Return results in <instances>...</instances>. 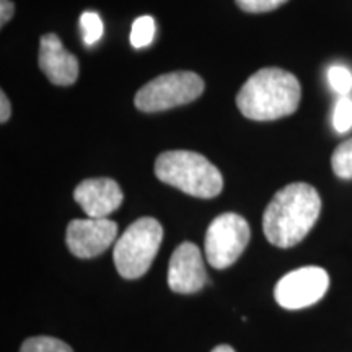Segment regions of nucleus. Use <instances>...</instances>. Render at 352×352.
<instances>
[{
	"mask_svg": "<svg viewBox=\"0 0 352 352\" xmlns=\"http://www.w3.org/2000/svg\"><path fill=\"white\" fill-rule=\"evenodd\" d=\"M118 235V223L109 219H76L69 223V252L80 259H91L104 253L114 243Z\"/></svg>",
	"mask_w": 352,
	"mask_h": 352,
	"instance_id": "nucleus-8",
	"label": "nucleus"
},
{
	"mask_svg": "<svg viewBox=\"0 0 352 352\" xmlns=\"http://www.w3.org/2000/svg\"><path fill=\"white\" fill-rule=\"evenodd\" d=\"M10 114H12L10 101H8L7 95L2 91V94H0V122L6 124V122L10 120Z\"/></svg>",
	"mask_w": 352,
	"mask_h": 352,
	"instance_id": "nucleus-20",
	"label": "nucleus"
},
{
	"mask_svg": "<svg viewBox=\"0 0 352 352\" xmlns=\"http://www.w3.org/2000/svg\"><path fill=\"white\" fill-rule=\"evenodd\" d=\"M329 287V276L323 267L305 266L290 271L274 287V298L285 310H300L323 298Z\"/></svg>",
	"mask_w": 352,
	"mask_h": 352,
	"instance_id": "nucleus-7",
	"label": "nucleus"
},
{
	"mask_svg": "<svg viewBox=\"0 0 352 352\" xmlns=\"http://www.w3.org/2000/svg\"><path fill=\"white\" fill-rule=\"evenodd\" d=\"M328 82L336 94L347 96L352 90V72L344 65H333L328 70Z\"/></svg>",
	"mask_w": 352,
	"mask_h": 352,
	"instance_id": "nucleus-17",
	"label": "nucleus"
},
{
	"mask_svg": "<svg viewBox=\"0 0 352 352\" xmlns=\"http://www.w3.org/2000/svg\"><path fill=\"white\" fill-rule=\"evenodd\" d=\"M74 199L80 206L87 217L108 219L114 210L120 209L124 195L111 178L83 179L74 191Z\"/></svg>",
	"mask_w": 352,
	"mask_h": 352,
	"instance_id": "nucleus-10",
	"label": "nucleus"
},
{
	"mask_svg": "<svg viewBox=\"0 0 352 352\" xmlns=\"http://www.w3.org/2000/svg\"><path fill=\"white\" fill-rule=\"evenodd\" d=\"M80 25L83 30V41L87 46H94L103 36V21L95 12H83L80 16Z\"/></svg>",
	"mask_w": 352,
	"mask_h": 352,
	"instance_id": "nucleus-15",
	"label": "nucleus"
},
{
	"mask_svg": "<svg viewBox=\"0 0 352 352\" xmlns=\"http://www.w3.org/2000/svg\"><path fill=\"white\" fill-rule=\"evenodd\" d=\"M208 284L201 250L184 241L175 250L168 263V285L176 294H195Z\"/></svg>",
	"mask_w": 352,
	"mask_h": 352,
	"instance_id": "nucleus-9",
	"label": "nucleus"
},
{
	"mask_svg": "<svg viewBox=\"0 0 352 352\" xmlns=\"http://www.w3.org/2000/svg\"><path fill=\"white\" fill-rule=\"evenodd\" d=\"M164 240V227L157 219L142 217L132 222L113 250L114 266L124 279H139L151 270Z\"/></svg>",
	"mask_w": 352,
	"mask_h": 352,
	"instance_id": "nucleus-4",
	"label": "nucleus"
},
{
	"mask_svg": "<svg viewBox=\"0 0 352 352\" xmlns=\"http://www.w3.org/2000/svg\"><path fill=\"white\" fill-rule=\"evenodd\" d=\"M153 33H155V21L152 16L144 15L134 21L131 30V44L135 50H142L152 43Z\"/></svg>",
	"mask_w": 352,
	"mask_h": 352,
	"instance_id": "nucleus-14",
	"label": "nucleus"
},
{
	"mask_svg": "<svg viewBox=\"0 0 352 352\" xmlns=\"http://www.w3.org/2000/svg\"><path fill=\"white\" fill-rule=\"evenodd\" d=\"M252 230L248 222L235 212H226L215 217L206 232L204 253L215 270L232 266L245 252Z\"/></svg>",
	"mask_w": 352,
	"mask_h": 352,
	"instance_id": "nucleus-6",
	"label": "nucleus"
},
{
	"mask_svg": "<svg viewBox=\"0 0 352 352\" xmlns=\"http://www.w3.org/2000/svg\"><path fill=\"white\" fill-rule=\"evenodd\" d=\"M155 176L189 196L212 199L223 189L219 168L204 155L189 151L164 152L155 160Z\"/></svg>",
	"mask_w": 352,
	"mask_h": 352,
	"instance_id": "nucleus-3",
	"label": "nucleus"
},
{
	"mask_svg": "<svg viewBox=\"0 0 352 352\" xmlns=\"http://www.w3.org/2000/svg\"><path fill=\"white\" fill-rule=\"evenodd\" d=\"M13 13H15V6H13L10 0H0V26L10 21Z\"/></svg>",
	"mask_w": 352,
	"mask_h": 352,
	"instance_id": "nucleus-19",
	"label": "nucleus"
},
{
	"mask_svg": "<svg viewBox=\"0 0 352 352\" xmlns=\"http://www.w3.org/2000/svg\"><path fill=\"white\" fill-rule=\"evenodd\" d=\"M302 88L297 77L279 67L258 70L236 95V107L253 121H276L297 111Z\"/></svg>",
	"mask_w": 352,
	"mask_h": 352,
	"instance_id": "nucleus-2",
	"label": "nucleus"
},
{
	"mask_svg": "<svg viewBox=\"0 0 352 352\" xmlns=\"http://www.w3.org/2000/svg\"><path fill=\"white\" fill-rule=\"evenodd\" d=\"M333 126L340 134L349 132L352 129V100L349 96H341L336 101L333 111Z\"/></svg>",
	"mask_w": 352,
	"mask_h": 352,
	"instance_id": "nucleus-16",
	"label": "nucleus"
},
{
	"mask_svg": "<svg viewBox=\"0 0 352 352\" xmlns=\"http://www.w3.org/2000/svg\"><path fill=\"white\" fill-rule=\"evenodd\" d=\"M235 2L243 12L264 13L276 10V8L284 6L287 0H235Z\"/></svg>",
	"mask_w": 352,
	"mask_h": 352,
	"instance_id": "nucleus-18",
	"label": "nucleus"
},
{
	"mask_svg": "<svg viewBox=\"0 0 352 352\" xmlns=\"http://www.w3.org/2000/svg\"><path fill=\"white\" fill-rule=\"evenodd\" d=\"M20 352H74L67 342L51 336H34L25 340Z\"/></svg>",
	"mask_w": 352,
	"mask_h": 352,
	"instance_id": "nucleus-13",
	"label": "nucleus"
},
{
	"mask_svg": "<svg viewBox=\"0 0 352 352\" xmlns=\"http://www.w3.org/2000/svg\"><path fill=\"white\" fill-rule=\"evenodd\" d=\"M204 91V80L195 72H178L158 76L135 94L134 104L142 113H158L183 107L199 98Z\"/></svg>",
	"mask_w": 352,
	"mask_h": 352,
	"instance_id": "nucleus-5",
	"label": "nucleus"
},
{
	"mask_svg": "<svg viewBox=\"0 0 352 352\" xmlns=\"http://www.w3.org/2000/svg\"><path fill=\"white\" fill-rule=\"evenodd\" d=\"M321 197L308 183H290L276 192L263 215L264 236L277 248H292L314 228Z\"/></svg>",
	"mask_w": 352,
	"mask_h": 352,
	"instance_id": "nucleus-1",
	"label": "nucleus"
},
{
	"mask_svg": "<svg viewBox=\"0 0 352 352\" xmlns=\"http://www.w3.org/2000/svg\"><path fill=\"white\" fill-rule=\"evenodd\" d=\"M334 175L341 179H352V138L336 147L331 155Z\"/></svg>",
	"mask_w": 352,
	"mask_h": 352,
	"instance_id": "nucleus-12",
	"label": "nucleus"
},
{
	"mask_svg": "<svg viewBox=\"0 0 352 352\" xmlns=\"http://www.w3.org/2000/svg\"><path fill=\"white\" fill-rule=\"evenodd\" d=\"M212 352H235V349H233V347L228 346V344H220L217 347H214Z\"/></svg>",
	"mask_w": 352,
	"mask_h": 352,
	"instance_id": "nucleus-21",
	"label": "nucleus"
},
{
	"mask_svg": "<svg viewBox=\"0 0 352 352\" xmlns=\"http://www.w3.org/2000/svg\"><path fill=\"white\" fill-rule=\"evenodd\" d=\"M39 69L43 70L47 80L54 85L69 87L78 78L77 57L65 50L60 38L56 33H47L41 36L38 56Z\"/></svg>",
	"mask_w": 352,
	"mask_h": 352,
	"instance_id": "nucleus-11",
	"label": "nucleus"
}]
</instances>
